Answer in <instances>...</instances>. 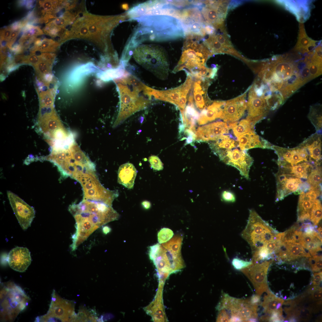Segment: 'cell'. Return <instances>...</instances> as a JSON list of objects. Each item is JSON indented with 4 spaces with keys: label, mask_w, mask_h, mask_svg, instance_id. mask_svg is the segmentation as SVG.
<instances>
[{
    "label": "cell",
    "mask_w": 322,
    "mask_h": 322,
    "mask_svg": "<svg viewBox=\"0 0 322 322\" xmlns=\"http://www.w3.org/2000/svg\"><path fill=\"white\" fill-rule=\"evenodd\" d=\"M322 177L321 168L317 166L311 170L307 177V182L311 187H316L321 185Z\"/></svg>",
    "instance_id": "f35d334b"
},
{
    "label": "cell",
    "mask_w": 322,
    "mask_h": 322,
    "mask_svg": "<svg viewBox=\"0 0 322 322\" xmlns=\"http://www.w3.org/2000/svg\"><path fill=\"white\" fill-rule=\"evenodd\" d=\"M193 95L191 94L188 98V103L185 110V124L188 129L195 131V125L199 115L194 104Z\"/></svg>",
    "instance_id": "1f68e13d"
},
{
    "label": "cell",
    "mask_w": 322,
    "mask_h": 322,
    "mask_svg": "<svg viewBox=\"0 0 322 322\" xmlns=\"http://www.w3.org/2000/svg\"><path fill=\"white\" fill-rule=\"evenodd\" d=\"M30 253L26 247H16L9 252L8 261L10 267L19 272H25L30 265Z\"/></svg>",
    "instance_id": "7402d4cb"
},
{
    "label": "cell",
    "mask_w": 322,
    "mask_h": 322,
    "mask_svg": "<svg viewBox=\"0 0 322 322\" xmlns=\"http://www.w3.org/2000/svg\"><path fill=\"white\" fill-rule=\"evenodd\" d=\"M97 313L94 309L89 310L84 306H81L76 315L75 322L99 321Z\"/></svg>",
    "instance_id": "e575fe53"
},
{
    "label": "cell",
    "mask_w": 322,
    "mask_h": 322,
    "mask_svg": "<svg viewBox=\"0 0 322 322\" xmlns=\"http://www.w3.org/2000/svg\"><path fill=\"white\" fill-rule=\"evenodd\" d=\"M322 272L314 273L313 275L312 282L314 285H319L322 281Z\"/></svg>",
    "instance_id": "f907efd6"
},
{
    "label": "cell",
    "mask_w": 322,
    "mask_h": 322,
    "mask_svg": "<svg viewBox=\"0 0 322 322\" xmlns=\"http://www.w3.org/2000/svg\"><path fill=\"white\" fill-rule=\"evenodd\" d=\"M137 171L134 165L129 162L121 165L118 172V182L129 189L133 188Z\"/></svg>",
    "instance_id": "f1b7e54d"
},
{
    "label": "cell",
    "mask_w": 322,
    "mask_h": 322,
    "mask_svg": "<svg viewBox=\"0 0 322 322\" xmlns=\"http://www.w3.org/2000/svg\"><path fill=\"white\" fill-rule=\"evenodd\" d=\"M12 30L9 27L4 30L1 32V39L3 40H10Z\"/></svg>",
    "instance_id": "681fc988"
},
{
    "label": "cell",
    "mask_w": 322,
    "mask_h": 322,
    "mask_svg": "<svg viewBox=\"0 0 322 322\" xmlns=\"http://www.w3.org/2000/svg\"><path fill=\"white\" fill-rule=\"evenodd\" d=\"M59 44L51 39H44L40 45L37 47V49L41 51H52L58 46Z\"/></svg>",
    "instance_id": "b9f144b4"
},
{
    "label": "cell",
    "mask_w": 322,
    "mask_h": 322,
    "mask_svg": "<svg viewBox=\"0 0 322 322\" xmlns=\"http://www.w3.org/2000/svg\"><path fill=\"white\" fill-rule=\"evenodd\" d=\"M117 85L120 97L119 113L113 123L117 127L136 112L145 109L150 100L140 95L145 85L133 75L128 74L119 80Z\"/></svg>",
    "instance_id": "3957f363"
},
{
    "label": "cell",
    "mask_w": 322,
    "mask_h": 322,
    "mask_svg": "<svg viewBox=\"0 0 322 322\" xmlns=\"http://www.w3.org/2000/svg\"><path fill=\"white\" fill-rule=\"evenodd\" d=\"M160 244L157 243L149 247L148 255L150 259L152 260L160 249Z\"/></svg>",
    "instance_id": "c3c4849f"
},
{
    "label": "cell",
    "mask_w": 322,
    "mask_h": 322,
    "mask_svg": "<svg viewBox=\"0 0 322 322\" xmlns=\"http://www.w3.org/2000/svg\"><path fill=\"white\" fill-rule=\"evenodd\" d=\"M83 193V200L102 202L112 206L117 195V191L105 188L100 183L96 172L86 173L78 180Z\"/></svg>",
    "instance_id": "9c48e42d"
},
{
    "label": "cell",
    "mask_w": 322,
    "mask_h": 322,
    "mask_svg": "<svg viewBox=\"0 0 322 322\" xmlns=\"http://www.w3.org/2000/svg\"><path fill=\"white\" fill-rule=\"evenodd\" d=\"M7 195L14 213L22 229L26 230L35 217V211L34 208L27 204L18 196L8 191Z\"/></svg>",
    "instance_id": "9a60e30c"
},
{
    "label": "cell",
    "mask_w": 322,
    "mask_h": 322,
    "mask_svg": "<svg viewBox=\"0 0 322 322\" xmlns=\"http://www.w3.org/2000/svg\"><path fill=\"white\" fill-rule=\"evenodd\" d=\"M68 210L75 221L76 230L72 238L73 244L77 246L98 228L119 217L112 206L89 200H82L78 204L73 203L69 206Z\"/></svg>",
    "instance_id": "7a4b0ae2"
},
{
    "label": "cell",
    "mask_w": 322,
    "mask_h": 322,
    "mask_svg": "<svg viewBox=\"0 0 322 322\" xmlns=\"http://www.w3.org/2000/svg\"><path fill=\"white\" fill-rule=\"evenodd\" d=\"M319 43L307 36L304 24L300 23L298 39L294 50L302 54H306L313 51L319 44Z\"/></svg>",
    "instance_id": "4dcf8cb0"
},
{
    "label": "cell",
    "mask_w": 322,
    "mask_h": 322,
    "mask_svg": "<svg viewBox=\"0 0 322 322\" xmlns=\"http://www.w3.org/2000/svg\"><path fill=\"white\" fill-rule=\"evenodd\" d=\"M38 66L39 71L41 72L45 73L47 72L48 67L47 64L45 62H40Z\"/></svg>",
    "instance_id": "f5cc1de1"
},
{
    "label": "cell",
    "mask_w": 322,
    "mask_h": 322,
    "mask_svg": "<svg viewBox=\"0 0 322 322\" xmlns=\"http://www.w3.org/2000/svg\"><path fill=\"white\" fill-rule=\"evenodd\" d=\"M173 235V232L170 229L166 228L161 229L157 235L159 243L161 244L166 242L171 239Z\"/></svg>",
    "instance_id": "ab89813d"
},
{
    "label": "cell",
    "mask_w": 322,
    "mask_h": 322,
    "mask_svg": "<svg viewBox=\"0 0 322 322\" xmlns=\"http://www.w3.org/2000/svg\"><path fill=\"white\" fill-rule=\"evenodd\" d=\"M322 205L321 201L316 199L315 200L310 214V221L314 226L317 225L322 219Z\"/></svg>",
    "instance_id": "74e56055"
},
{
    "label": "cell",
    "mask_w": 322,
    "mask_h": 322,
    "mask_svg": "<svg viewBox=\"0 0 322 322\" xmlns=\"http://www.w3.org/2000/svg\"><path fill=\"white\" fill-rule=\"evenodd\" d=\"M197 1V3L205 23L217 27L222 22L224 17L222 4L219 1Z\"/></svg>",
    "instance_id": "ac0fdd59"
},
{
    "label": "cell",
    "mask_w": 322,
    "mask_h": 322,
    "mask_svg": "<svg viewBox=\"0 0 322 322\" xmlns=\"http://www.w3.org/2000/svg\"><path fill=\"white\" fill-rule=\"evenodd\" d=\"M210 147L219 157L238 145L237 141L230 134L224 135L210 143Z\"/></svg>",
    "instance_id": "f546056e"
},
{
    "label": "cell",
    "mask_w": 322,
    "mask_h": 322,
    "mask_svg": "<svg viewBox=\"0 0 322 322\" xmlns=\"http://www.w3.org/2000/svg\"><path fill=\"white\" fill-rule=\"evenodd\" d=\"M237 140L239 147L243 151L255 148H272V145L267 141L260 137L254 131L240 136L238 137Z\"/></svg>",
    "instance_id": "cb8c5ba5"
},
{
    "label": "cell",
    "mask_w": 322,
    "mask_h": 322,
    "mask_svg": "<svg viewBox=\"0 0 322 322\" xmlns=\"http://www.w3.org/2000/svg\"><path fill=\"white\" fill-rule=\"evenodd\" d=\"M321 107L320 105L312 106L308 115L309 119L315 127L317 134L321 133L322 128Z\"/></svg>",
    "instance_id": "836d02e7"
},
{
    "label": "cell",
    "mask_w": 322,
    "mask_h": 322,
    "mask_svg": "<svg viewBox=\"0 0 322 322\" xmlns=\"http://www.w3.org/2000/svg\"><path fill=\"white\" fill-rule=\"evenodd\" d=\"M195 79L193 85L194 99L196 107L202 110L210 103L206 93L208 82L205 78Z\"/></svg>",
    "instance_id": "484cf974"
},
{
    "label": "cell",
    "mask_w": 322,
    "mask_h": 322,
    "mask_svg": "<svg viewBox=\"0 0 322 322\" xmlns=\"http://www.w3.org/2000/svg\"><path fill=\"white\" fill-rule=\"evenodd\" d=\"M183 238L181 236L176 235L172 239L162 245L166 250L176 254L181 253Z\"/></svg>",
    "instance_id": "d590c367"
},
{
    "label": "cell",
    "mask_w": 322,
    "mask_h": 322,
    "mask_svg": "<svg viewBox=\"0 0 322 322\" xmlns=\"http://www.w3.org/2000/svg\"><path fill=\"white\" fill-rule=\"evenodd\" d=\"M222 200L227 202H233L236 201V197L234 194L232 192L225 191L222 192L221 194Z\"/></svg>",
    "instance_id": "bcb514c9"
},
{
    "label": "cell",
    "mask_w": 322,
    "mask_h": 322,
    "mask_svg": "<svg viewBox=\"0 0 322 322\" xmlns=\"http://www.w3.org/2000/svg\"><path fill=\"white\" fill-rule=\"evenodd\" d=\"M260 296L257 294L253 295L250 299L251 303L253 305H258L260 302Z\"/></svg>",
    "instance_id": "816d5d0a"
},
{
    "label": "cell",
    "mask_w": 322,
    "mask_h": 322,
    "mask_svg": "<svg viewBox=\"0 0 322 322\" xmlns=\"http://www.w3.org/2000/svg\"><path fill=\"white\" fill-rule=\"evenodd\" d=\"M311 164L312 163L308 162H300V164L298 163L292 166L287 165L280 166L285 168L293 176L299 178L307 179L308 177V171L310 169L314 168Z\"/></svg>",
    "instance_id": "d6a6232c"
},
{
    "label": "cell",
    "mask_w": 322,
    "mask_h": 322,
    "mask_svg": "<svg viewBox=\"0 0 322 322\" xmlns=\"http://www.w3.org/2000/svg\"><path fill=\"white\" fill-rule=\"evenodd\" d=\"M278 233L254 210L251 209L241 236L250 245L253 254L263 248H266L267 243L276 239Z\"/></svg>",
    "instance_id": "5b68a950"
},
{
    "label": "cell",
    "mask_w": 322,
    "mask_h": 322,
    "mask_svg": "<svg viewBox=\"0 0 322 322\" xmlns=\"http://www.w3.org/2000/svg\"><path fill=\"white\" fill-rule=\"evenodd\" d=\"M57 167L61 181L68 177L76 180L83 174L94 170L96 166L77 144H74L65 149Z\"/></svg>",
    "instance_id": "8992f818"
},
{
    "label": "cell",
    "mask_w": 322,
    "mask_h": 322,
    "mask_svg": "<svg viewBox=\"0 0 322 322\" xmlns=\"http://www.w3.org/2000/svg\"><path fill=\"white\" fill-rule=\"evenodd\" d=\"M258 305L251 303L250 299L236 298L229 311L230 322L254 321L258 317Z\"/></svg>",
    "instance_id": "e0dca14e"
},
{
    "label": "cell",
    "mask_w": 322,
    "mask_h": 322,
    "mask_svg": "<svg viewBox=\"0 0 322 322\" xmlns=\"http://www.w3.org/2000/svg\"><path fill=\"white\" fill-rule=\"evenodd\" d=\"M267 292V294L264 296L263 301L261 304L264 312L270 316L275 315L282 317L281 306L284 300L276 297L270 290Z\"/></svg>",
    "instance_id": "83f0119b"
},
{
    "label": "cell",
    "mask_w": 322,
    "mask_h": 322,
    "mask_svg": "<svg viewBox=\"0 0 322 322\" xmlns=\"http://www.w3.org/2000/svg\"><path fill=\"white\" fill-rule=\"evenodd\" d=\"M225 103L223 101H215L209 105L207 109L203 110L197 120L198 124H204L216 118H221Z\"/></svg>",
    "instance_id": "4316f807"
},
{
    "label": "cell",
    "mask_w": 322,
    "mask_h": 322,
    "mask_svg": "<svg viewBox=\"0 0 322 322\" xmlns=\"http://www.w3.org/2000/svg\"><path fill=\"white\" fill-rule=\"evenodd\" d=\"M48 311L44 315L37 318L36 322H75L76 314L73 301L61 298L53 290Z\"/></svg>",
    "instance_id": "7c38bea8"
},
{
    "label": "cell",
    "mask_w": 322,
    "mask_h": 322,
    "mask_svg": "<svg viewBox=\"0 0 322 322\" xmlns=\"http://www.w3.org/2000/svg\"><path fill=\"white\" fill-rule=\"evenodd\" d=\"M0 316L3 321H13L26 307L30 299L22 289L13 283L6 284L0 292Z\"/></svg>",
    "instance_id": "52a82bcc"
},
{
    "label": "cell",
    "mask_w": 322,
    "mask_h": 322,
    "mask_svg": "<svg viewBox=\"0 0 322 322\" xmlns=\"http://www.w3.org/2000/svg\"><path fill=\"white\" fill-rule=\"evenodd\" d=\"M219 158L227 165L236 168L242 176L249 179V170L253 160L246 151L233 149L226 152Z\"/></svg>",
    "instance_id": "2e32d148"
},
{
    "label": "cell",
    "mask_w": 322,
    "mask_h": 322,
    "mask_svg": "<svg viewBox=\"0 0 322 322\" xmlns=\"http://www.w3.org/2000/svg\"><path fill=\"white\" fill-rule=\"evenodd\" d=\"M274 94L269 90L253 86L250 89L247 103V119L254 125L266 115L270 110L269 102Z\"/></svg>",
    "instance_id": "30bf717a"
},
{
    "label": "cell",
    "mask_w": 322,
    "mask_h": 322,
    "mask_svg": "<svg viewBox=\"0 0 322 322\" xmlns=\"http://www.w3.org/2000/svg\"><path fill=\"white\" fill-rule=\"evenodd\" d=\"M321 134L316 133L301 144L307 151L309 161L316 165L320 164L321 159Z\"/></svg>",
    "instance_id": "d4e9b609"
},
{
    "label": "cell",
    "mask_w": 322,
    "mask_h": 322,
    "mask_svg": "<svg viewBox=\"0 0 322 322\" xmlns=\"http://www.w3.org/2000/svg\"><path fill=\"white\" fill-rule=\"evenodd\" d=\"M142 205L143 207L146 209H149L151 206L150 202L147 201H144L142 202Z\"/></svg>",
    "instance_id": "11a10c76"
},
{
    "label": "cell",
    "mask_w": 322,
    "mask_h": 322,
    "mask_svg": "<svg viewBox=\"0 0 322 322\" xmlns=\"http://www.w3.org/2000/svg\"><path fill=\"white\" fill-rule=\"evenodd\" d=\"M278 256L280 260L290 261L302 257L308 258L311 256L299 244L283 242L280 246Z\"/></svg>",
    "instance_id": "603a6c76"
},
{
    "label": "cell",
    "mask_w": 322,
    "mask_h": 322,
    "mask_svg": "<svg viewBox=\"0 0 322 322\" xmlns=\"http://www.w3.org/2000/svg\"><path fill=\"white\" fill-rule=\"evenodd\" d=\"M253 264L252 260L246 261L238 258H234L232 260V264L234 268L237 270H241Z\"/></svg>",
    "instance_id": "7bdbcfd3"
},
{
    "label": "cell",
    "mask_w": 322,
    "mask_h": 322,
    "mask_svg": "<svg viewBox=\"0 0 322 322\" xmlns=\"http://www.w3.org/2000/svg\"><path fill=\"white\" fill-rule=\"evenodd\" d=\"M246 94L225 103L221 118L228 123L237 121L244 115L247 109Z\"/></svg>",
    "instance_id": "ffe728a7"
},
{
    "label": "cell",
    "mask_w": 322,
    "mask_h": 322,
    "mask_svg": "<svg viewBox=\"0 0 322 322\" xmlns=\"http://www.w3.org/2000/svg\"><path fill=\"white\" fill-rule=\"evenodd\" d=\"M273 260L258 262L241 270L251 281L256 294L261 296L269 290L267 275Z\"/></svg>",
    "instance_id": "5bb4252c"
},
{
    "label": "cell",
    "mask_w": 322,
    "mask_h": 322,
    "mask_svg": "<svg viewBox=\"0 0 322 322\" xmlns=\"http://www.w3.org/2000/svg\"><path fill=\"white\" fill-rule=\"evenodd\" d=\"M254 125L248 120L243 119L239 122H238L232 129L234 136L238 137L247 132L254 131Z\"/></svg>",
    "instance_id": "8d00e7d4"
},
{
    "label": "cell",
    "mask_w": 322,
    "mask_h": 322,
    "mask_svg": "<svg viewBox=\"0 0 322 322\" xmlns=\"http://www.w3.org/2000/svg\"><path fill=\"white\" fill-rule=\"evenodd\" d=\"M203 36L193 34L185 35L181 58L173 72L181 70L186 72L205 65L212 54L204 43Z\"/></svg>",
    "instance_id": "277c9868"
},
{
    "label": "cell",
    "mask_w": 322,
    "mask_h": 322,
    "mask_svg": "<svg viewBox=\"0 0 322 322\" xmlns=\"http://www.w3.org/2000/svg\"><path fill=\"white\" fill-rule=\"evenodd\" d=\"M217 318L218 322H230V317L225 309L220 310Z\"/></svg>",
    "instance_id": "7dc6e473"
},
{
    "label": "cell",
    "mask_w": 322,
    "mask_h": 322,
    "mask_svg": "<svg viewBox=\"0 0 322 322\" xmlns=\"http://www.w3.org/2000/svg\"><path fill=\"white\" fill-rule=\"evenodd\" d=\"M134 58L139 64L155 72H166L168 64L166 54L161 46L156 44H144L137 48Z\"/></svg>",
    "instance_id": "ba28073f"
},
{
    "label": "cell",
    "mask_w": 322,
    "mask_h": 322,
    "mask_svg": "<svg viewBox=\"0 0 322 322\" xmlns=\"http://www.w3.org/2000/svg\"><path fill=\"white\" fill-rule=\"evenodd\" d=\"M229 130L226 123L213 122L199 127L195 132L196 140L202 141H214L224 135L228 134Z\"/></svg>",
    "instance_id": "44dd1931"
},
{
    "label": "cell",
    "mask_w": 322,
    "mask_h": 322,
    "mask_svg": "<svg viewBox=\"0 0 322 322\" xmlns=\"http://www.w3.org/2000/svg\"><path fill=\"white\" fill-rule=\"evenodd\" d=\"M275 177L277 184L276 202L282 200L292 193L298 194L303 191L305 183L287 171L279 168Z\"/></svg>",
    "instance_id": "4fadbf2b"
},
{
    "label": "cell",
    "mask_w": 322,
    "mask_h": 322,
    "mask_svg": "<svg viewBox=\"0 0 322 322\" xmlns=\"http://www.w3.org/2000/svg\"><path fill=\"white\" fill-rule=\"evenodd\" d=\"M38 57L35 55H32L30 56L28 58L29 61L32 64H36L39 61Z\"/></svg>",
    "instance_id": "db71d44e"
},
{
    "label": "cell",
    "mask_w": 322,
    "mask_h": 322,
    "mask_svg": "<svg viewBox=\"0 0 322 322\" xmlns=\"http://www.w3.org/2000/svg\"><path fill=\"white\" fill-rule=\"evenodd\" d=\"M321 191V185L311 187L306 192L300 193L297 206V222L310 221V214L314 202Z\"/></svg>",
    "instance_id": "d6986e66"
},
{
    "label": "cell",
    "mask_w": 322,
    "mask_h": 322,
    "mask_svg": "<svg viewBox=\"0 0 322 322\" xmlns=\"http://www.w3.org/2000/svg\"><path fill=\"white\" fill-rule=\"evenodd\" d=\"M52 98L50 97H47L44 100L45 104L47 106H50L52 105Z\"/></svg>",
    "instance_id": "6f0895ef"
},
{
    "label": "cell",
    "mask_w": 322,
    "mask_h": 322,
    "mask_svg": "<svg viewBox=\"0 0 322 322\" xmlns=\"http://www.w3.org/2000/svg\"><path fill=\"white\" fill-rule=\"evenodd\" d=\"M309 263L313 272L320 271L322 269L321 255H316L309 257Z\"/></svg>",
    "instance_id": "60d3db41"
},
{
    "label": "cell",
    "mask_w": 322,
    "mask_h": 322,
    "mask_svg": "<svg viewBox=\"0 0 322 322\" xmlns=\"http://www.w3.org/2000/svg\"><path fill=\"white\" fill-rule=\"evenodd\" d=\"M297 54L273 57L263 64L258 73L270 89L279 92L285 101L308 82L306 66Z\"/></svg>",
    "instance_id": "6da1fadb"
},
{
    "label": "cell",
    "mask_w": 322,
    "mask_h": 322,
    "mask_svg": "<svg viewBox=\"0 0 322 322\" xmlns=\"http://www.w3.org/2000/svg\"><path fill=\"white\" fill-rule=\"evenodd\" d=\"M318 230V233L320 235V236L322 237V227H319L317 229Z\"/></svg>",
    "instance_id": "680465c9"
},
{
    "label": "cell",
    "mask_w": 322,
    "mask_h": 322,
    "mask_svg": "<svg viewBox=\"0 0 322 322\" xmlns=\"http://www.w3.org/2000/svg\"><path fill=\"white\" fill-rule=\"evenodd\" d=\"M311 299L314 301H321L322 299V288L318 285H314L309 290Z\"/></svg>",
    "instance_id": "ee69618b"
},
{
    "label": "cell",
    "mask_w": 322,
    "mask_h": 322,
    "mask_svg": "<svg viewBox=\"0 0 322 322\" xmlns=\"http://www.w3.org/2000/svg\"><path fill=\"white\" fill-rule=\"evenodd\" d=\"M148 161L151 167L154 170L160 171L163 168V164L158 157L155 155H151L148 158Z\"/></svg>",
    "instance_id": "f6af8a7d"
},
{
    "label": "cell",
    "mask_w": 322,
    "mask_h": 322,
    "mask_svg": "<svg viewBox=\"0 0 322 322\" xmlns=\"http://www.w3.org/2000/svg\"><path fill=\"white\" fill-rule=\"evenodd\" d=\"M185 82L179 86L166 90H159L147 86L145 94L149 99L153 97L155 99L169 102L176 105L181 112L182 117L184 112L187 97L193 83L192 77L187 73Z\"/></svg>",
    "instance_id": "8fae6325"
},
{
    "label": "cell",
    "mask_w": 322,
    "mask_h": 322,
    "mask_svg": "<svg viewBox=\"0 0 322 322\" xmlns=\"http://www.w3.org/2000/svg\"><path fill=\"white\" fill-rule=\"evenodd\" d=\"M102 230L105 234H107L111 231V229L109 227L106 226L103 227Z\"/></svg>",
    "instance_id": "9f6ffc18"
}]
</instances>
